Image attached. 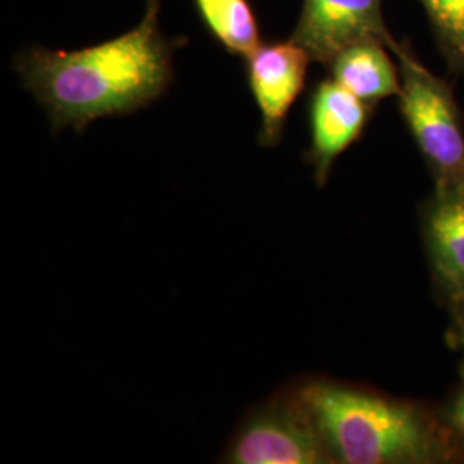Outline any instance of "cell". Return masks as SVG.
Masks as SVG:
<instances>
[{
	"label": "cell",
	"mask_w": 464,
	"mask_h": 464,
	"mask_svg": "<svg viewBox=\"0 0 464 464\" xmlns=\"http://www.w3.org/2000/svg\"><path fill=\"white\" fill-rule=\"evenodd\" d=\"M160 2L149 0L140 24L117 38L82 50L32 47L14 69L49 114L53 131L82 133L100 117L126 116L150 105L172 80V52L184 40L160 32Z\"/></svg>",
	"instance_id": "6da1fadb"
},
{
	"label": "cell",
	"mask_w": 464,
	"mask_h": 464,
	"mask_svg": "<svg viewBox=\"0 0 464 464\" xmlns=\"http://www.w3.org/2000/svg\"><path fill=\"white\" fill-rule=\"evenodd\" d=\"M289 387L314 423L331 463L464 461L440 411L425 404L325 377L293 382Z\"/></svg>",
	"instance_id": "7a4b0ae2"
},
{
	"label": "cell",
	"mask_w": 464,
	"mask_h": 464,
	"mask_svg": "<svg viewBox=\"0 0 464 464\" xmlns=\"http://www.w3.org/2000/svg\"><path fill=\"white\" fill-rule=\"evenodd\" d=\"M391 52L399 61V109L433 174L435 189H464V130L452 88L408 45L396 44Z\"/></svg>",
	"instance_id": "3957f363"
},
{
	"label": "cell",
	"mask_w": 464,
	"mask_h": 464,
	"mask_svg": "<svg viewBox=\"0 0 464 464\" xmlns=\"http://www.w3.org/2000/svg\"><path fill=\"white\" fill-rule=\"evenodd\" d=\"M231 464L331 463L324 444L289 385L256 406L229 440Z\"/></svg>",
	"instance_id": "277c9868"
},
{
	"label": "cell",
	"mask_w": 464,
	"mask_h": 464,
	"mask_svg": "<svg viewBox=\"0 0 464 464\" xmlns=\"http://www.w3.org/2000/svg\"><path fill=\"white\" fill-rule=\"evenodd\" d=\"M291 38L325 66L354 42L381 40L389 50L398 44L383 21L382 0H304Z\"/></svg>",
	"instance_id": "5b68a950"
},
{
	"label": "cell",
	"mask_w": 464,
	"mask_h": 464,
	"mask_svg": "<svg viewBox=\"0 0 464 464\" xmlns=\"http://www.w3.org/2000/svg\"><path fill=\"white\" fill-rule=\"evenodd\" d=\"M310 63V53L293 38L260 45L246 57L249 90L262 114L258 140L264 147L281 141L285 119L304 88Z\"/></svg>",
	"instance_id": "8992f818"
},
{
	"label": "cell",
	"mask_w": 464,
	"mask_h": 464,
	"mask_svg": "<svg viewBox=\"0 0 464 464\" xmlns=\"http://www.w3.org/2000/svg\"><path fill=\"white\" fill-rule=\"evenodd\" d=\"M372 105L334 80L316 84L310 100L312 143L306 160L318 186H325L335 160L365 131Z\"/></svg>",
	"instance_id": "52a82bcc"
},
{
	"label": "cell",
	"mask_w": 464,
	"mask_h": 464,
	"mask_svg": "<svg viewBox=\"0 0 464 464\" xmlns=\"http://www.w3.org/2000/svg\"><path fill=\"white\" fill-rule=\"evenodd\" d=\"M433 281L449 304L464 298V189H435L423 210Z\"/></svg>",
	"instance_id": "ba28073f"
},
{
	"label": "cell",
	"mask_w": 464,
	"mask_h": 464,
	"mask_svg": "<svg viewBox=\"0 0 464 464\" xmlns=\"http://www.w3.org/2000/svg\"><path fill=\"white\" fill-rule=\"evenodd\" d=\"M387 49L381 40L351 44L327 64L332 80L372 107L382 100L398 97L401 74Z\"/></svg>",
	"instance_id": "9c48e42d"
},
{
	"label": "cell",
	"mask_w": 464,
	"mask_h": 464,
	"mask_svg": "<svg viewBox=\"0 0 464 464\" xmlns=\"http://www.w3.org/2000/svg\"><path fill=\"white\" fill-rule=\"evenodd\" d=\"M207 32L226 52L248 57L262 45L256 13L249 0H195Z\"/></svg>",
	"instance_id": "30bf717a"
},
{
	"label": "cell",
	"mask_w": 464,
	"mask_h": 464,
	"mask_svg": "<svg viewBox=\"0 0 464 464\" xmlns=\"http://www.w3.org/2000/svg\"><path fill=\"white\" fill-rule=\"evenodd\" d=\"M449 67L464 72V0H420Z\"/></svg>",
	"instance_id": "8fae6325"
},
{
	"label": "cell",
	"mask_w": 464,
	"mask_h": 464,
	"mask_svg": "<svg viewBox=\"0 0 464 464\" xmlns=\"http://www.w3.org/2000/svg\"><path fill=\"white\" fill-rule=\"evenodd\" d=\"M452 439L464 452V377L461 387L452 394L448 406L440 411Z\"/></svg>",
	"instance_id": "7c38bea8"
},
{
	"label": "cell",
	"mask_w": 464,
	"mask_h": 464,
	"mask_svg": "<svg viewBox=\"0 0 464 464\" xmlns=\"http://www.w3.org/2000/svg\"><path fill=\"white\" fill-rule=\"evenodd\" d=\"M450 308H452L454 320H452V327L449 332V339H450L454 348L461 351V356H463L461 358V362H463L461 363V373L464 377V298L458 301V303H454Z\"/></svg>",
	"instance_id": "4fadbf2b"
}]
</instances>
